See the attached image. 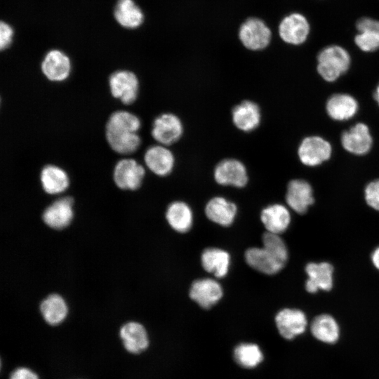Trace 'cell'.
I'll list each match as a JSON object with an SVG mask.
<instances>
[{
	"label": "cell",
	"mask_w": 379,
	"mask_h": 379,
	"mask_svg": "<svg viewBox=\"0 0 379 379\" xmlns=\"http://www.w3.org/2000/svg\"><path fill=\"white\" fill-rule=\"evenodd\" d=\"M141 121L138 116L126 110L112 112L105 125V138L109 147L120 154H131L140 146L138 132Z\"/></svg>",
	"instance_id": "obj_1"
},
{
	"label": "cell",
	"mask_w": 379,
	"mask_h": 379,
	"mask_svg": "<svg viewBox=\"0 0 379 379\" xmlns=\"http://www.w3.org/2000/svg\"><path fill=\"white\" fill-rule=\"evenodd\" d=\"M262 247L248 248L244 254L246 263L261 273L272 275L279 272L288 259V250L279 234L266 232Z\"/></svg>",
	"instance_id": "obj_2"
},
{
	"label": "cell",
	"mask_w": 379,
	"mask_h": 379,
	"mask_svg": "<svg viewBox=\"0 0 379 379\" xmlns=\"http://www.w3.org/2000/svg\"><path fill=\"white\" fill-rule=\"evenodd\" d=\"M350 65V57L348 52L339 46H327L317 56V72L328 82L338 79L348 70Z\"/></svg>",
	"instance_id": "obj_3"
},
{
	"label": "cell",
	"mask_w": 379,
	"mask_h": 379,
	"mask_svg": "<svg viewBox=\"0 0 379 379\" xmlns=\"http://www.w3.org/2000/svg\"><path fill=\"white\" fill-rule=\"evenodd\" d=\"M111 95L124 105L133 103L139 92V80L130 70L119 69L112 72L108 79Z\"/></svg>",
	"instance_id": "obj_4"
},
{
	"label": "cell",
	"mask_w": 379,
	"mask_h": 379,
	"mask_svg": "<svg viewBox=\"0 0 379 379\" xmlns=\"http://www.w3.org/2000/svg\"><path fill=\"white\" fill-rule=\"evenodd\" d=\"M271 31L267 25L258 18H249L240 27L239 37L242 44L251 51L265 48L271 40Z\"/></svg>",
	"instance_id": "obj_5"
},
{
	"label": "cell",
	"mask_w": 379,
	"mask_h": 379,
	"mask_svg": "<svg viewBox=\"0 0 379 379\" xmlns=\"http://www.w3.org/2000/svg\"><path fill=\"white\" fill-rule=\"evenodd\" d=\"M183 133L180 118L172 113H164L157 117L152 126L151 135L160 145H171L177 142Z\"/></svg>",
	"instance_id": "obj_6"
},
{
	"label": "cell",
	"mask_w": 379,
	"mask_h": 379,
	"mask_svg": "<svg viewBox=\"0 0 379 379\" xmlns=\"http://www.w3.org/2000/svg\"><path fill=\"white\" fill-rule=\"evenodd\" d=\"M145 174L144 167L133 159H122L117 162L113 171L116 185L121 190L138 189Z\"/></svg>",
	"instance_id": "obj_7"
},
{
	"label": "cell",
	"mask_w": 379,
	"mask_h": 379,
	"mask_svg": "<svg viewBox=\"0 0 379 379\" xmlns=\"http://www.w3.org/2000/svg\"><path fill=\"white\" fill-rule=\"evenodd\" d=\"M331 144L320 136H309L300 142L298 154L300 161L308 166H316L331 157Z\"/></svg>",
	"instance_id": "obj_8"
},
{
	"label": "cell",
	"mask_w": 379,
	"mask_h": 379,
	"mask_svg": "<svg viewBox=\"0 0 379 379\" xmlns=\"http://www.w3.org/2000/svg\"><path fill=\"white\" fill-rule=\"evenodd\" d=\"M279 334L286 340H293L303 334L307 328V319L302 310L295 308L281 310L275 317Z\"/></svg>",
	"instance_id": "obj_9"
},
{
	"label": "cell",
	"mask_w": 379,
	"mask_h": 379,
	"mask_svg": "<svg viewBox=\"0 0 379 379\" xmlns=\"http://www.w3.org/2000/svg\"><path fill=\"white\" fill-rule=\"evenodd\" d=\"M41 70L48 80L61 82L66 80L71 73V60L62 51L52 49L48 51L43 58Z\"/></svg>",
	"instance_id": "obj_10"
},
{
	"label": "cell",
	"mask_w": 379,
	"mask_h": 379,
	"mask_svg": "<svg viewBox=\"0 0 379 379\" xmlns=\"http://www.w3.org/2000/svg\"><path fill=\"white\" fill-rule=\"evenodd\" d=\"M214 178L221 185L243 187L248 182L247 170L241 161L235 159H225L216 165Z\"/></svg>",
	"instance_id": "obj_11"
},
{
	"label": "cell",
	"mask_w": 379,
	"mask_h": 379,
	"mask_svg": "<svg viewBox=\"0 0 379 379\" xmlns=\"http://www.w3.org/2000/svg\"><path fill=\"white\" fill-rule=\"evenodd\" d=\"M189 295L201 307L209 309L222 298L223 291L216 280L204 278L192 282Z\"/></svg>",
	"instance_id": "obj_12"
},
{
	"label": "cell",
	"mask_w": 379,
	"mask_h": 379,
	"mask_svg": "<svg viewBox=\"0 0 379 379\" xmlns=\"http://www.w3.org/2000/svg\"><path fill=\"white\" fill-rule=\"evenodd\" d=\"M310 32L307 19L300 13L286 16L279 26V34L287 44L299 45L305 41Z\"/></svg>",
	"instance_id": "obj_13"
},
{
	"label": "cell",
	"mask_w": 379,
	"mask_h": 379,
	"mask_svg": "<svg viewBox=\"0 0 379 379\" xmlns=\"http://www.w3.org/2000/svg\"><path fill=\"white\" fill-rule=\"evenodd\" d=\"M341 143L350 153L364 155L371 149L373 139L368 127L364 123H358L343 132Z\"/></svg>",
	"instance_id": "obj_14"
},
{
	"label": "cell",
	"mask_w": 379,
	"mask_h": 379,
	"mask_svg": "<svg viewBox=\"0 0 379 379\" xmlns=\"http://www.w3.org/2000/svg\"><path fill=\"white\" fill-rule=\"evenodd\" d=\"M73 199L65 197L55 201L42 214V219L48 227L61 230L69 225L73 218Z\"/></svg>",
	"instance_id": "obj_15"
},
{
	"label": "cell",
	"mask_w": 379,
	"mask_h": 379,
	"mask_svg": "<svg viewBox=\"0 0 379 379\" xmlns=\"http://www.w3.org/2000/svg\"><path fill=\"white\" fill-rule=\"evenodd\" d=\"M309 182L301 179L292 180L287 185L286 201L295 212L303 214L314 202Z\"/></svg>",
	"instance_id": "obj_16"
},
{
	"label": "cell",
	"mask_w": 379,
	"mask_h": 379,
	"mask_svg": "<svg viewBox=\"0 0 379 379\" xmlns=\"http://www.w3.org/2000/svg\"><path fill=\"white\" fill-rule=\"evenodd\" d=\"M144 161L152 173L159 176H166L172 171L175 158L167 146L159 144L147 148L144 154Z\"/></svg>",
	"instance_id": "obj_17"
},
{
	"label": "cell",
	"mask_w": 379,
	"mask_h": 379,
	"mask_svg": "<svg viewBox=\"0 0 379 379\" xmlns=\"http://www.w3.org/2000/svg\"><path fill=\"white\" fill-rule=\"evenodd\" d=\"M307 279L305 283L307 291L311 293L319 290L329 291L333 286V266L326 262H310L305 267Z\"/></svg>",
	"instance_id": "obj_18"
},
{
	"label": "cell",
	"mask_w": 379,
	"mask_h": 379,
	"mask_svg": "<svg viewBox=\"0 0 379 379\" xmlns=\"http://www.w3.org/2000/svg\"><path fill=\"white\" fill-rule=\"evenodd\" d=\"M119 335L124 348L130 353L140 354L149 346V338L145 328L140 323L130 321L124 324Z\"/></svg>",
	"instance_id": "obj_19"
},
{
	"label": "cell",
	"mask_w": 379,
	"mask_h": 379,
	"mask_svg": "<svg viewBox=\"0 0 379 379\" xmlns=\"http://www.w3.org/2000/svg\"><path fill=\"white\" fill-rule=\"evenodd\" d=\"M232 117L237 128L244 132H251L258 128L260 123V109L254 102L244 100L232 109Z\"/></svg>",
	"instance_id": "obj_20"
},
{
	"label": "cell",
	"mask_w": 379,
	"mask_h": 379,
	"mask_svg": "<svg viewBox=\"0 0 379 379\" xmlns=\"http://www.w3.org/2000/svg\"><path fill=\"white\" fill-rule=\"evenodd\" d=\"M358 108L356 99L346 93L333 95L326 105L328 115L336 121H345L352 118L357 114Z\"/></svg>",
	"instance_id": "obj_21"
},
{
	"label": "cell",
	"mask_w": 379,
	"mask_h": 379,
	"mask_svg": "<svg viewBox=\"0 0 379 379\" xmlns=\"http://www.w3.org/2000/svg\"><path fill=\"white\" fill-rule=\"evenodd\" d=\"M237 212L236 204L221 197L212 198L205 207L206 217L224 227L230 226L233 222Z\"/></svg>",
	"instance_id": "obj_22"
},
{
	"label": "cell",
	"mask_w": 379,
	"mask_h": 379,
	"mask_svg": "<svg viewBox=\"0 0 379 379\" xmlns=\"http://www.w3.org/2000/svg\"><path fill=\"white\" fill-rule=\"evenodd\" d=\"M310 328L312 336L323 343L335 344L340 338L339 325L330 314H321L315 317Z\"/></svg>",
	"instance_id": "obj_23"
},
{
	"label": "cell",
	"mask_w": 379,
	"mask_h": 379,
	"mask_svg": "<svg viewBox=\"0 0 379 379\" xmlns=\"http://www.w3.org/2000/svg\"><path fill=\"white\" fill-rule=\"evenodd\" d=\"M260 220L267 232L280 234L287 230L291 222V215L286 206L275 204L262 209Z\"/></svg>",
	"instance_id": "obj_24"
},
{
	"label": "cell",
	"mask_w": 379,
	"mask_h": 379,
	"mask_svg": "<svg viewBox=\"0 0 379 379\" xmlns=\"http://www.w3.org/2000/svg\"><path fill=\"white\" fill-rule=\"evenodd\" d=\"M359 34L354 41L363 51L371 52L379 48V21L370 18H360L356 24Z\"/></svg>",
	"instance_id": "obj_25"
},
{
	"label": "cell",
	"mask_w": 379,
	"mask_h": 379,
	"mask_svg": "<svg viewBox=\"0 0 379 379\" xmlns=\"http://www.w3.org/2000/svg\"><path fill=\"white\" fill-rule=\"evenodd\" d=\"M203 268L217 278L227 275L230 264V255L225 250L218 248H207L201 253Z\"/></svg>",
	"instance_id": "obj_26"
},
{
	"label": "cell",
	"mask_w": 379,
	"mask_h": 379,
	"mask_svg": "<svg viewBox=\"0 0 379 379\" xmlns=\"http://www.w3.org/2000/svg\"><path fill=\"white\" fill-rule=\"evenodd\" d=\"M40 181L44 190L50 194L63 192L69 186L67 173L62 168L48 164L40 173Z\"/></svg>",
	"instance_id": "obj_27"
},
{
	"label": "cell",
	"mask_w": 379,
	"mask_h": 379,
	"mask_svg": "<svg viewBox=\"0 0 379 379\" xmlns=\"http://www.w3.org/2000/svg\"><path fill=\"white\" fill-rule=\"evenodd\" d=\"M117 22L126 29H135L144 20L141 9L133 0H118L114 10Z\"/></svg>",
	"instance_id": "obj_28"
},
{
	"label": "cell",
	"mask_w": 379,
	"mask_h": 379,
	"mask_svg": "<svg viewBox=\"0 0 379 379\" xmlns=\"http://www.w3.org/2000/svg\"><path fill=\"white\" fill-rule=\"evenodd\" d=\"M166 218L169 225L176 232H188L193 222V214L190 207L185 202L176 201L168 205Z\"/></svg>",
	"instance_id": "obj_29"
},
{
	"label": "cell",
	"mask_w": 379,
	"mask_h": 379,
	"mask_svg": "<svg viewBox=\"0 0 379 379\" xmlns=\"http://www.w3.org/2000/svg\"><path fill=\"white\" fill-rule=\"evenodd\" d=\"M40 312L46 323L56 326L65 319L68 308L62 297L54 293L49 295L41 302Z\"/></svg>",
	"instance_id": "obj_30"
},
{
	"label": "cell",
	"mask_w": 379,
	"mask_h": 379,
	"mask_svg": "<svg viewBox=\"0 0 379 379\" xmlns=\"http://www.w3.org/2000/svg\"><path fill=\"white\" fill-rule=\"evenodd\" d=\"M235 361L241 367L252 368L258 366L264 359L260 347L251 343H243L234 350Z\"/></svg>",
	"instance_id": "obj_31"
},
{
	"label": "cell",
	"mask_w": 379,
	"mask_h": 379,
	"mask_svg": "<svg viewBox=\"0 0 379 379\" xmlns=\"http://www.w3.org/2000/svg\"><path fill=\"white\" fill-rule=\"evenodd\" d=\"M365 199L371 208L379 211V179L367 185L365 189Z\"/></svg>",
	"instance_id": "obj_32"
},
{
	"label": "cell",
	"mask_w": 379,
	"mask_h": 379,
	"mask_svg": "<svg viewBox=\"0 0 379 379\" xmlns=\"http://www.w3.org/2000/svg\"><path fill=\"white\" fill-rule=\"evenodd\" d=\"M13 36V28L8 23L1 21L0 24V48L1 51L10 46Z\"/></svg>",
	"instance_id": "obj_33"
},
{
	"label": "cell",
	"mask_w": 379,
	"mask_h": 379,
	"mask_svg": "<svg viewBox=\"0 0 379 379\" xmlns=\"http://www.w3.org/2000/svg\"><path fill=\"white\" fill-rule=\"evenodd\" d=\"M9 379H39L32 370L26 367L15 368L10 375Z\"/></svg>",
	"instance_id": "obj_34"
},
{
	"label": "cell",
	"mask_w": 379,
	"mask_h": 379,
	"mask_svg": "<svg viewBox=\"0 0 379 379\" xmlns=\"http://www.w3.org/2000/svg\"><path fill=\"white\" fill-rule=\"evenodd\" d=\"M371 260L374 266L379 270V246L372 253Z\"/></svg>",
	"instance_id": "obj_35"
},
{
	"label": "cell",
	"mask_w": 379,
	"mask_h": 379,
	"mask_svg": "<svg viewBox=\"0 0 379 379\" xmlns=\"http://www.w3.org/2000/svg\"><path fill=\"white\" fill-rule=\"evenodd\" d=\"M374 99L379 105V84L378 85L374 93Z\"/></svg>",
	"instance_id": "obj_36"
}]
</instances>
